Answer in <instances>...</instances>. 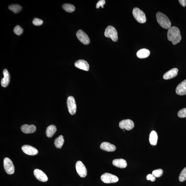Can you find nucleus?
Listing matches in <instances>:
<instances>
[{"mask_svg":"<svg viewBox=\"0 0 186 186\" xmlns=\"http://www.w3.org/2000/svg\"><path fill=\"white\" fill-rule=\"evenodd\" d=\"M76 168L77 173L79 176L83 178L86 177L87 171L86 167L80 161H78L76 164Z\"/></svg>","mask_w":186,"mask_h":186,"instance_id":"obj_7","label":"nucleus"},{"mask_svg":"<svg viewBox=\"0 0 186 186\" xmlns=\"http://www.w3.org/2000/svg\"><path fill=\"white\" fill-rule=\"evenodd\" d=\"M186 180V167L182 171L179 176V180L183 182Z\"/></svg>","mask_w":186,"mask_h":186,"instance_id":"obj_26","label":"nucleus"},{"mask_svg":"<svg viewBox=\"0 0 186 186\" xmlns=\"http://www.w3.org/2000/svg\"><path fill=\"white\" fill-rule=\"evenodd\" d=\"M178 69L177 68L171 69L168 72L165 73L163 76V78L165 80H169L174 78L177 76L178 73Z\"/></svg>","mask_w":186,"mask_h":186,"instance_id":"obj_16","label":"nucleus"},{"mask_svg":"<svg viewBox=\"0 0 186 186\" xmlns=\"http://www.w3.org/2000/svg\"><path fill=\"white\" fill-rule=\"evenodd\" d=\"M177 116L180 118L186 117V108L182 109L179 110L177 113Z\"/></svg>","mask_w":186,"mask_h":186,"instance_id":"obj_29","label":"nucleus"},{"mask_svg":"<svg viewBox=\"0 0 186 186\" xmlns=\"http://www.w3.org/2000/svg\"><path fill=\"white\" fill-rule=\"evenodd\" d=\"M33 174L35 178L39 181L46 182L48 180V177L45 173L42 171L38 169H35L33 172Z\"/></svg>","mask_w":186,"mask_h":186,"instance_id":"obj_12","label":"nucleus"},{"mask_svg":"<svg viewBox=\"0 0 186 186\" xmlns=\"http://www.w3.org/2000/svg\"><path fill=\"white\" fill-rule=\"evenodd\" d=\"M106 3V1L104 0H100L98 2L97 5H96V7L97 9L99 8L100 6H101L102 8L104 7L103 5Z\"/></svg>","mask_w":186,"mask_h":186,"instance_id":"obj_31","label":"nucleus"},{"mask_svg":"<svg viewBox=\"0 0 186 186\" xmlns=\"http://www.w3.org/2000/svg\"><path fill=\"white\" fill-rule=\"evenodd\" d=\"M57 131V128L55 125H51L47 127L46 131V135L48 138H51Z\"/></svg>","mask_w":186,"mask_h":186,"instance_id":"obj_21","label":"nucleus"},{"mask_svg":"<svg viewBox=\"0 0 186 186\" xmlns=\"http://www.w3.org/2000/svg\"><path fill=\"white\" fill-rule=\"evenodd\" d=\"M100 149L107 152H111L115 151L116 146L108 142H103L100 146Z\"/></svg>","mask_w":186,"mask_h":186,"instance_id":"obj_14","label":"nucleus"},{"mask_svg":"<svg viewBox=\"0 0 186 186\" xmlns=\"http://www.w3.org/2000/svg\"><path fill=\"white\" fill-rule=\"evenodd\" d=\"M150 55V51L149 50L146 49H143L139 50L137 53L138 58L140 59H143L149 57Z\"/></svg>","mask_w":186,"mask_h":186,"instance_id":"obj_20","label":"nucleus"},{"mask_svg":"<svg viewBox=\"0 0 186 186\" xmlns=\"http://www.w3.org/2000/svg\"><path fill=\"white\" fill-rule=\"evenodd\" d=\"M76 36L79 40L85 45H88L90 43L88 35L82 30H79L77 31Z\"/></svg>","mask_w":186,"mask_h":186,"instance_id":"obj_9","label":"nucleus"},{"mask_svg":"<svg viewBox=\"0 0 186 186\" xmlns=\"http://www.w3.org/2000/svg\"><path fill=\"white\" fill-rule=\"evenodd\" d=\"M179 3L183 7H185L186 6V0H179Z\"/></svg>","mask_w":186,"mask_h":186,"instance_id":"obj_33","label":"nucleus"},{"mask_svg":"<svg viewBox=\"0 0 186 186\" xmlns=\"http://www.w3.org/2000/svg\"><path fill=\"white\" fill-rule=\"evenodd\" d=\"M4 166L6 173L8 174H13L14 167L12 161L9 158H5L4 160Z\"/></svg>","mask_w":186,"mask_h":186,"instance_id":"obj_6","label":"nucleus"},{"mask_svg":"<svg viewBox=\"0 0 186 186\" xmlns=\"http://www.w3.org/2000/svg\"><path fill=\"white\" fill-rule=\"evenodd\" d=\"M33 23L35 26H41L43 23V21L42 20L39 19L37 18H35L33 21Z\"/></svg>","mask_w":186,"mask_h":186,"instance_id":"obj_30","label":"nucleus"},{"mask_svg":"<svg viewBox=\"0 0 186 186\" xmlns=\"http://www.w3.org/2000/svg\"><path fill=\"white\" fill-rule=\"evenodd\" d=\"M64 143V139L63 136L60 135L59 137H58L55 140L54 144H55L56 148H58V149H60L62 147Z\"/></svg>","mask_w":186,"mask_h":186,"instance_id":"obj_23","label":"nucleus"},{"mask_svg":"<svg viewBox=\"0 0 186 186\" xmlns=\"http://www.w3.org/2000/svg\"><path fill=\"white\" fill-rule=\"evenodd\" d=\"M104 35L106 37L111 39L114 42L117 41L118 40V33L114 27L108 26L106 29Z\"/></svg>","mask_w":186,"mask_h":186,"instance_id":"obj_4","label":"nucleus"},{"mask_svg":"<svg viewBox=\"0 0 186 186\" xmlns=\"http://www.w3.org/2000/svg\"><path fill=\"white\" fill-rule=\"evenodd\" d=\"M21 129L25 133L28 134L34 133L36 131V127L35 125L24 124L21 127Z\"/></svg>","mask_w":186,"mask_h":186,"instance_id":"obj_17","label":"nucleus"},{"mask_svg":"<svg viewBox=\"0 0 186 186\" xmlns=\"http://www.w3.org/2000/svg\"><path fill=\"white\" fill-rule=\"evenodd\" d=\"M176 93L177 95L180 96L186 95V79L177 85Z\"/></svg>","mask_w":186,"mask_h":186,"instance_id":"obj_15","label":"nucleus"},{"mask_svg":"<svg viewBox=\"0 0 186 186\" xmlns=\"http://www.w3.org/2000/svg\"><path fill=\"white\" fill-rule=\"evenodd\" d=\"M14 31L16 35H19L22 34L23 30L20 26L17 25L14 28Z\"/></svg>","mask_w":186,"mask_h":186,"instance_id":"obj_28","label":"nucleus"},{"mask_svg":"<svg viewBox=\"0 0 186 186\" xmlns=\"http://www.w3.org/2000/svg\"><path fill=\"white\" fill-rule=\"evenodd\" d=\"M157 21L162 28L165 29H170L171 28V24L170 20L164 14L158 12L156 14Z\"/></svg>","mask_w":186,"mask_h":186,"instance_id":"obj_2","label":"nucleus"},{"mask_svg":"<svg viewBox=\"0 0 186 186\" xmlns=\"http://www.w3.org/2000/svg\"><path fill=\"white\" fill-rule=\"evenodd\" d=\"M147 179L148 180H150L152 182L155 181L156 177L152 174H149L147 176Z\"/></svg>","mask_w":186,"mask_h":186,"instance_id":"obj_32","label":"nucleus"},{"mask_svg":"<svg viewBox=\"0 0 186 186\" xmlns=\"http://www.w3.org/2000/svg\"><path fill=\"white\" fill-rule=\"evenodd\" d=\"M76 68L85 71H88L89 69V64L86 61L83 60H79L75 63Z\"/></svg>","mask_w":186,"mask_h":186,"instance_id":"obj_13","label":"nucleus"},{"mask_svg":"<svg viewBox=\"0 0 186 186\" xmlns=\"http://www.w3.org/2000/svg\"><path fill=\"white\" fill-rule=\"evenodd\" d=\"M158 136L156 132L153 131L150 135L149 141L150 143L152 145H156L157 143Z\"/></svg>","mask_w":186,"mask_h":186,"instance_id":"obj_22","label":"nucleus"},{"mask_svg":"<svg viewBox=\"0 0 186 186\" xmlns=\"http://www.w3.org/2000/svg\"><path fill=\"white\" fill-rule=\"evenodd\" d=\"M62 8L67 12H74L75 9V6L72 4H65L62 5Z\"/></svg>","mask_w":186,"mask_h":186,"instance_id":"obj_25","label":"nucleus"},{"mask_svg":"<svg viewBox=\"0 0 186 186\" xmlns=\"http://www.w3.org/2000/svg\"><path fill=\"white\" fill-rule=\"evenodd\" d=\"M112 164L114 166L122 169L125 168L127 166L126 161L122 158L114 160L113 161Z\"/></svg>","mask_w":186,"mask_h":186,"instance_id":"obj_18","label":"nucleus"},{"mask_svg":"<svg viewBox=\"0 0 186 186\" xmlns=\"http://www.w3.org/2000/svg\"><path fill=\"white\" fill-rule=\"evenodd\" d=\"M168 39L172 41L173 45H175L180 42L182 39L180 31L175 26H173L169 29L168 31Z\"/></svg>","mask_w":186,"mask_h":186,"instance_id":"obj_1","label":"nucleus"},{"mask_svg":"<svg viewBox=\"0 0 186 186\" xmlns=\"http://www.w3.org/2000/svg\"><path fill=\"white\" fill-rule=\"evenodd\" d=\"M119 126L121 129L130 130L134 127L135 124L133 121L130 119L124 120L120 122Z\"/></svg>","mask_w":186,"mask_h":186,"instance_id":"obj_10","label":"nucleus"},{"mask_svg":"<svg viewBox=\"0 0 186 186\" xmlns=\"http://www.w3.org/2000/svg\"><path fill=\"white\" fill-rule=\"evenodd\" d=\"M22 149L24 153L28 155L35 156L38 153V151L36 148L30 145H23Z\"/></svg>","mask_w":186,"mask_h":186,"instance_id":"obj_11","label":"nucleus"},{"mask_svg":"<svg viewBox=\"0 0 186 186\" xmlns=\"http://www.w3.org/2000/svg\"><path fill=\"white\" fill-rule=\"evenodd\" d=\"M163 173V171L161 169H158L154 170L152 172V174L157 177H159L162 176Z\"/></svg>","mask_w":186,"mask_h":186,"instance_id":"obj_27","label":"nucleus"},{"mask_svg":"<svg viewBox=\"0 0 186 186\" xmlns=\"http://www.w3.org/2000/svg\"><path fill=\"white\" fill-rule=\"evenodd\" d=\"M8 8L14 13H18L22 9V6L18 4H12L9 6Z\"/></svg>","mask_w":186,"mask_h":186,"instance_id":"obj_24","label":"nucleus"},{"mask_svg":"<svg viewBox=\"0 0 186 186\" xmlns=\"http://www.w3.org/2000/svg\"><path fill=\"white\" fill-rule=\"evenodd\" d=\"M67 105L68 111L71 115L76 114L77 106L75 98L72 96H69L67 100Z\"/></svg>","mask_w":186,"mask_h":186,"instance_id":"obj_8","label":"nucleus"},{"mask_svg":"<svg viewBox=\"0 0 186 186\" xmlns=\"http://www.w3.org/2000/svg\"><path fill=\"white\" fill-rule=\"evenodd\" d=\"M133 15L136 20L141 24L145 23L147 21L145 14L142 10L138 8H134Z\"/></svg>","mask_w":186,"mask_h":186,"instance_id":"obj_3","label":"nucleus"},{"mask_svg":"<svg viewBox=\"0 0 186 186\" xmlns=\"http://www.w3.org/2000/svg\"><path fill=\"white\" fill-rule=\"evenodd\" d=\"M101 181L104 183H111L117 182L119 179L116 175L108 173H106L101 177Z\"/></svg>","mask_w":186,"mask_h":186,"instance_id":"obj_5","label":"nucleus"},{"mask_svg":"<svg viewBox=\"0 0 186 186\" xmlns=\"http://www.w3.org/2000/svg\"><path fill=\"white\" fill-rule=\"evenodd\" d=\"M4 78L1 80V85L4 87H7L10 82V75L7 69H5L3 71Z\"/></svg>","mask_w":186,"mask_h":186,"instance_id":"obj_19","label":"nucleus"}]
</instances>
